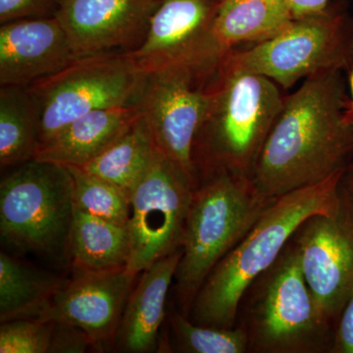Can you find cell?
I'll use <instances>...</instances> for the list:
<instances>
[{"label": "cell", "mask_w": 353, "mask_h": 353, "mask_svg": "<svg viewBox=\"0 0 353 353\" xmlns=\"http://www.w3.org/2000/svg\"><path fill=\"white\" fill-rule=\"evenodd\" d=\"M65 281L17 256L0 253V321L37 318Z\"/></svg>", "instance_id": "20"}, {"label": "cell", "mask_w": 353, "mask_h": 353, "mask_svg": "<svg viewBox=\"0 0 353 353\" xmlns=\"http://www.w3.org/2000/svg\"><path fill=\"white\" fill-rule=\"evenodd\" d=\"M211 101L194 146L203 174L228 171L250 176L285 97L266 77L222 62L210 83Z\"/></svg>", "instance_id": "3"}, {"label": "cell", "mask_w": 353, "mask_h": 353, "mask_svg": "<svg viewBox=\"0 0 353 353\" xmlns=\"http://www.w3.org/2000/svg\"><path fill=\"white\" fill-rule=\"evenodd\" d=\"M182 252V248H178L139 273L114 340L113 347L118 352L148 353L157 350L167 296Z\"/></svg>", "instance_id": "16"}, {"label": "cell", "mask_w": 353, "mask_h": 353, "mask_svg": "<svg viewBox=\"0 0 353 353\" xmlns=\"http://www.w3.org/2000/svg\"><path fill=\"white\" fill-rule=\"evenodd\" d=\"M141 115L139 104L85 114L39 145L34 159L83 167L113 145Z\"/></svg>", "instance_id": "17"}, {"label": "cell", "mask_w": 353, "mask_h": 353, "mask_svg": "<svg viewBox=\"0 0 353 353\" xmlns=\"http://www.w3.org/2000/svg\"><path fill=\"white\" fill-rule=\"evenodd\" d=\"M171 329L174 343L181 352L243 353L250 343L243 329L196 324L182 313L171 316Z\"/></svg>", "instance_id": "24"}, {"label": "cell", "mask_w": 353, "mask_h": 353, "mask_svg": "<svg viewBox=\"0 0 353 353\" xmlns=\"http://www.w3.org/2000/svg\"><path fill=\"white\" fill-rule=\"evenodd\" d=\"M220 0H161L150 17L143 41L128 50L148 76L171 67H187L215 75L230 51L216 39Z\"/></svg>", "instance_id": "10"}, {"label": "cell", "mask_w": 353, "mask_h": 353, "mask_svg": "<svg viewBox=\"0 0 353 353\" xmlns=\"http://www.w3.org/2000/svg\"><path fill=\"white\" fill-rule=\"evenodd\" d=\"M41 114L28 87L0 88V166L34 159L39 146Z\"/></svg>", "instance_id": "21"}, {"label": "cell", "mask_w": 353, "mask_h": 353, "mask_svg": "<svg viewBox=\"0 0 353 353\" xmlns=\"http://www.w3.org/2000/svg\"><path fill=\"white\" fill-rule=\"evenodd\" d=\"M224 63L270 79L285 90L299 81L353 64V20L324 10L294 18L273 38L232 50Z\"/></svg>", "instance_id": "6"}, {"label": "cell", "mask_w": 353, "mask_h": 353, "mask_svg": "<svg viewBox=\"0 0 353 353\" xmlns=\"http://www.w3.org/2000/svg\"><path fill=\"white\" fill-rule=\"evenodd\" d=\"M157 152L152 132L141 112L113 145L80 168L119 188L131 199L132 190L150 168Z\"/></svg>", "instance_id": "22"}, {"label": "cell", "mask_w": 353, "mask_h": 353, "mask_svg": "<svg viewBox=\"0 0 353 353\" xmlns=\"http://www.w3.org/2000/svg\"><path fill=\"white\" fill-rule=\"evenodd\" d=\"M209 77L187 67L154 72L138 103L157 150L196 185L194 146L210 105Z\"/></svg>", "instance_id": "8"}, {"label": "cell", "mask_w": 353, "mask_h": 353, "mask_svg": "<svg viewBox=\"0 0 353 353\" xmlns=\"http://www.w3.org/2000/svg\"><path fill=\"white\" fill-rule=\"evenodd\" d=\"M196 185L157 150L131 194V259L128 270L139 274L181 248Z\"/></svg>", "instance_id": "9"}, {"label": "cell", "mask_w": 353, "mask_h": 353, "mask_svg": "<svg viewBox=\"0 0 353 353\" xmlns=\"http://www.w3.org/2000/svg\"><path fill=\"white\" fill-rule=\"evenodd\" d=\"M254 318L259 347L269 352L309 350L326 333L324 319L309 289L294 245L276 262Z\"/></svg>", "instance_id": "12"}, {"label": "cell", "mask_w": 353, "mask_h": 353, "mask_svg": "<svg viewBox=\"0 0 353 353\" xmlns=\"http://www.w3.org/2000/svg\"><path fill=\"white\" fill-rule=\"evenodd\" d=\"M52 339L48 352H85L92 347L90 339L82 330L64 322L54 321Z\"/></svg>", "instance_id": "27"}, {"label": "cell", "mask_w": 353, "mask_h": 353, "mask_svg": "<svg viewBox=\"0 0 353 353\" xmlns=\"http://www.w3.org/2000/svg\"><path fill=\"white\" fill-rule=\"evenodd\" d=\"M294 238L304 278L330 323L353 296V196L345 180L336 208L311 216Z\"/></svg>", "instance_id": "11"}, {"label": "cell", "mask_w": 353, "mask_h": 353, "mask_svg": "<svg viewBox=\"0 0 353 353\" xmlns=\"http://www.w3.org/2000/svg\"><path fill=\"white\" fill-rule=\"evenodd\" d=\"M132 246L128 226L88 214L75 206L70 261L75 272H99L127 267Z\"/></svg>", "instance_id": "18"}, {"label": "cell", "mask_w": 353, "mask_h": 353, "mask_svg": "<svg viewBox=\"0 0 353 353\" xmlns=\"http://www.w3.org/2000/svg\"><path fill=\"white\" fill-rule=\"evenodd\" d=\"M74 213L73 178L62 165L29 160L0 183V236L17 252L70 259Z\"/></svg>", "instance_id": "5"}, {"label": "cell", "mask_w": 353, "mask_h": 353, "mask_svg": "<svg viewBox=\"0 0 353 353\" xmlns=\"http://www.w3.org/2000/svg\"><path fill=\"white\" fill-rule=\"evenodd\" d=\"M220 1H223V0H220Z\"/></svg>", "instance_id": "33"}, {"label": "cell", "mask_w": 353, "mask_h": 353, "mask_svg": "<svg viewBox=\"0 0 353 353\" xmlns=\"http://www.w3.org/2000/svg\"><path fill=\"white\" fill-rule=\"evenodd\" d=\"M345 176V173L338 174L274 199L243 240L209 274L190 305V321L234 327L246 290L276 264L308 218L336 208Z\"/></svg>", "instance_id": "2"}, {"label": "cell", "mask_w": 353, "mask_h": 353, "mask_svg": "<svg viewBox=\"0 0 353 353\" xmlns=\"http://www.w3.org/2000/svg\"><path fill=\"white\" fill-rule=\"evenodd\" d=\"M67 168L73 178L77 208L114 224L128 226L131 216V199L126 192L80 167Z\"/></svg>", "instance_id": "23"}, {"label": "cell", "mask_w": 353, "mask_h": 353, "mask_svg": "<svg viewBox=\"0 0 353 353\" xmlns=\"http://www.w3.org/2000/svg\"><path fill=\"white\" fill-rule=\"evenodd\" d=\"M161 0H59L61 23L77 58L138 48Z\"/></svg>", "instance_id": "14"}, {"label": "cell", "mask_w": 353, "mask_h": 353, "mask_svg": "<svg viewBox=\"0 0 353 353\" xmlns=\"http://www.w3.org/2000/svg\"><path fill=\"white\" fill-rule=\"evenodd\" d=\"M146 77L129 51H110L77 58L54 75L29 85L41 114L39 145L85 114L138 104Z\"/></svg>", "instance_id": "7"}, {"label": "cell", "mask_w": 353, "mask_h": 353, "mask_svg": "<svg viewBox=\"0 0 353 353\" xmlns=\"http://www.w3.org/2000/svg\"><path fill=\"white\" fill-rule=\"evenodd\" d=\"M294 18L326 10L330 0H287Z\"/></svg>", "instance_id": "29"}, {"label": "cell", "mask_w": 353, "mask_h": 353, "mask_svg": "<svg viewBox=\"0 0 353 353\" xmlns=\"http://www.w3.org/2000/svg\"><path fill=\"white\" fill-rule=\"evenodd\" d=\"M139 274L127 267L75 272L37 318L82 330L95 348L114 345L121 318Z\"/></svg>", "instance_id": "13"}, {"label": "cell", "mask_w": 353, "mask_h": 353, "mask_svg": "<svg viewBox=\"0 0 353 353\" xmlns=\"http://www.w3.org/2000/svg\"><path fill=\"white\" fill-rule=\"evenodd\" d=\"M345 183L353 196V176H345Z\"/></svg>", "instance_id": "31"}, {"label": "cell", "mask_w": 353, "mask_h": 353, "mask_svg": "<svg viewBox=\"0 0 353 353\" xmlns=\"http://www.w3.org/2000/svg\"><path fill=\"white\" fill-rule=\"evenodd\" d=\"M54 321L24 318L1 323L0 353H46L50 352Z\"/></svg>", "instance_id": "25"}, {"label": "cell", "mask_w": 353, "mask_h": 353, "mask_svg": "<svg viewBox=\"0 0 353 353\" xmlns=\"http://www.w3.org/2000/svg\"><path fill=\"white\" fill-rule=\"evenodd\" d=\"M77 59L55 16L29 18L0 27V85L29 87Z\"/></svg>", "instance_id": "15"}, {"label": "cell", "mask_w": 353, "mask_h": 353, "mask_svg": "<svg viewBox=\"0 0 353 353\" xmlns=\"http://www.w3.org/2000/svg\"><path fill=\"white\" fill-rule=\"evenodd\" d=\"M204 175L192 196L174 278L185 316L209 274L273 201L260 196L248 176L228 171Z\"/></svg>", "instance_id": "4"}, {"label": "cell", "mask_w": 353, "mask_h": 353, "mask_svg": "<svg viewBox=\"0 0 353 353\" xmlns=\"http://www.w3.org/2000/svg\"><path fill=\"white\" fill-rule=\"evenodd\" d=\"M345 176H353V161L352 162V164L350 165V167H348L347 174H345Z\"/></svg>", "instance_id": "32"}, {"label": "cell", "mask_w": 353, "mask_h": 353, "mask_svg": "<svg viewBox=\"0 0 353 353\" xmlns=\"http://www.w3.org/2000/svg\"><path fill=\"white\" fill-rule=\"evenodd\" d=\"M353 161V114L343 71L310 77L289 97L250 179L274 201L345 173Z\"/></svg>", "instance_id": "1"}, {"label": "cell", "mask_w": 353, "mask_h": 353, "mask_svg": "<svg viewBox=\"0 0 353 353\" xmlns=\"http://www.w3.org/2000/svg\"><path fill=\"white\" fill-rule=\"evenodd\" d=\"M350 77H348V85H350V110L353 114V64L352 66L350 67Z\"/></svg>", "instance_id": "30"}, {"label": "cell", "mask_w": 353, "mask_h": 353, "mask_svg": "<svg viewBox=\"0 0 353 353\" xmlns=\"http://www.w3.org/2000/svg\"><path fill=\"white\" fill-rule=\"evenodd\" d=\"M59 0H0V24L29 18L52 17Z\"/></svg>", "instance_id": "26"}, {"label": "cell", "mask_w": 353, "mask_h": 353, "mask_svg": "<svg viewBox=\"0 0 353 353\" xmlns=\"http://www.w3.org/2000/svg\"><path fill=\"white\" fill-rule=\"evenodd\" d=\"M294 18L287 0H223L213 30L221 46L232 51L273 38Z\"/></svg>", "instance_id": "19"}, {"label": "cell", "mask_w": 353, "mask_h": 353, "mask_svg": "<svg viewBox=\"0 0 353 353\" xmlns=\"http://www.w3.org/2000/svg\"><path fill=\"white\" fill-rule=\"evenodd\" d=\"M332 352L353 353V296L339 317Z\"/></svg>", "instance_id": "28"}]
</instances>
